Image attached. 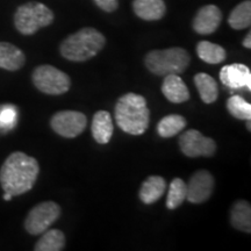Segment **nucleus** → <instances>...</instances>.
Returning <instances> with one entry per match:
<instances>
[{"label": "nucleus", "mask_w": 251, "mask_h": 251, "mask_svg": "<svg viewBox=\"0 0 251 251\" xmlns=\"http://www.w3.org/2000/svg\"><path fill=\"white\" fill-rule=\"evenodd\" d=\"M40 174L36 158L23 151L9 155L0 169V185L4 193L18 197L29 192L35 185Z\"/></svg>", "instance_id": "1"}, {"label": "nucleus", "mask_w": 251, "mask_h": 251, "mask_svg": "<svg viewBox=\"0 0 251 251\" xmlns=\"http://www.w3.org/2000/svg\"><path fill=\"white\" fill-rule=\"evenodd\" d=\"M114 115L119 128L135 136L146 133L150 124L147 100L136 93H127L120 97L115 103Z\"/></svg>", "instance_id": "2"}, {"label": "nucleus", "mask_w": 251, "mask_h": 251, "mask_svg": "<svg viewBox=\"0 0 251 251\" xmlns=\"http://www.w3.org/2000/svg\"><path fill=\"white\" fill-rule=\"evenodd\" d=\"M106 45L105 36L94 28H81L68 36L59 46V52L71 62H86L93 58Z\"/></svg>", "instance_id": "3"}, {"label": "nucleus", "mask_w": 251, "mask_h": 251, "mask_svg": "<svg viewBox=\"0 0 251 251\" xmlns=\"http://www.w3.org/2000/svg\"><path fill=\"white\" fill-rule=\"evenodd\" d=\"M191 63L188 51L179 47L174 48L152 50L147 54L144 64L151 74L156 76H168V75H181L186 71Z\"/></svg>", "instance_id": "4"}, {"label": "nucleus", "mask_w": 251, "mask_h": 251, "mask_svg": "<svg viewBox=\"0 0 251 251\" xmlns=\"http://www.w3.org/2000/svg\"><path fill=\"white\" fill-rule=\"evenodd\" d=\"M54 21V12L42 2L29 1L19 6L14 14V26L23 35H34Z\"/></svg>", "instance_id": "5"}, {"label": "nucleus", "mask_w": 251, "mask_h": 251, "mask_svg": "<svg viewBox=\"0 0 251 251\" xmlns=\"http://www.w3.org/2000/svg\"><path fill=\"white\" fill-rule=\"evenodd\" d=\"M31 80L40 92L49 96H61L67 93L71 87L70 77L65 72L48 64L34 69Z\"/></svg>", "instance_id": "6"}, {"label": "nucleus", "mask_w": 251, "mask_h": 251, "mask_svg": "<svg viewBox=\"0 0 251 251\" xmlns=\"http://www.w3.org/2000/svg\"><path fill=\"white\" fill-rule=\"evenodd\" d=\"M62 209L55 201H43L34 206L25 220V229L30 235H41L61 216Z\"/></svg>", "instance_id": "7"}, {"label": "nucleus", "mask_w": 251, "mask_h": 251, "mask_svg": "<svg viewBox=\"0 0 251 251\" xmlns=\"http://www.w3.org/2000/svg\"><path fill=\"white\" fill-rule=\"evenodd\" d=\"M52 130L65 139H75L85 130L87 118L84 113L77 111H61L50 119Z\"/></svg>", "instance_id": "8"}, {"label": "nucleus", "mask_w": 251, "mask_h": 251, "mask_svg": "<svg viewBox=\"0 0 251 251\" xmlns=\"http://www.w3.org/2000/svg\"><path fill=\"white\" fill-rule=\"evenodd\" d=\"M179 148L186 157H212L216 152L215 141L196 129L186 130L179 136Z\"/></svg>", "instance_id": "9"}, {"label": "nucleus", "mask_w": 251, "mask_h": 251, "mask_svg": "<svg viewBox=\"0 0 251 251\" xmlns=\"http://www.w3.org/2000/svg\"><path fill=\"white\" fill-rule=\"evenodd\" d=\"M187 185L186 200L191 203H202L209 199L214 190L215 180L207 170H199L191 176Z\"/></svg>", "instance_id": "10"}, {"label": "nucleus", "mask_w": 251, "mask_h": 251, "mask_svg": "<svg viewBox=\"0 0 251 251\" xmlns=\"http://www.w3.org/2000/svg\"><path fill=\"white\" fill-rule=\"evenodd\" d=\"M220 80L229 89L251 91V71L242 63H234L222 68L220 71Z\"/></svg>", "instance_id": "11"}, {"label": "nucleus", "mask_w": 251, "mask_h": 251, "mask_svg": "<svg viewBox=\"0 0 251 251\" xmlns=\"http://www.w3.org/2000/svg\"><path fill=\"white\" fill-rule=\"evenodd\" d=\"M222 21V12L218 6L206 5L197 12L192 27L200 35H209L218 29Z\"/></svg>", "instance_id": "12"}, {"label": "nucleus", "mask_w": 251, "mask_h": 251, "mask_svg": "<svg viewBox=\"0 0 251 251\" xmlns=\"http://www.w3.org/2000/svg\"><path fill=\"white\" fill-rule=\"evenodd\" d=\"M162 93L170 102L183 103L190 99V91L179 75H168L162 84Z\"/></svg>", "instance_id": "13"}, {"label": "nucleus", "mask_w": 251, "mask_h": 251, "mask_svg": "<svg viewBox=\"0 0 251 251\" xmlns=\"http://www.w3.org/2000/svg\"><path fill=\"white\" fill-rule=\"evenodd\" d=\"M91 131L93 139L99 144H107L111 141L114 131L112 115L107 111H98L93 115Z\"/></svg>", "instance_id": "14"}, {"label": "nucleus", "mask_w": 251, "mask_h": 251, "mask_svg": "<svg viewBox=\"0 0 251 251\" xmlns=\"http://www.w3.org/2000/svg\"><path fill=\"white\" fill-rule=\"evenodd\" d=\"M26 63V56L17 46L9 42H0V69L18 71Z\"/></svg>", "instance_id": "15"}, {"label": "nucleus", "mask_w": 251, "mask_h": 251, "mask_svg": "<svg viewBox=\"0 0 251 251\" xmlns=\"http://www.w3.org/2000/svg\"><path fill=\"white\" fill-rule=\"evenodd\" d=\"M133 9L137 17L146 21L161 20L166 13L164 0H134Z\"/></svg>", "instance_id": "16"}, {"label": "nucleus", "mask_w": 251, "mask_h": 251, "mask_svg": "<svg viewBox=\"0 0 251 251\" xmlns=\"http://www.w3.org/2000/svg\"><path fill=\"white\" fill-rule=\"evenodd\" d=\"M166 191V181L161 176H150L142 183L140 188V200L146 205L158 201Z\"/></svg>", "instance_id": "17"}, {"label": "nucleus", "mask_w": 251, "mask_h": 251, "mask_svg": "<svg viewBox=\"0 0 251 251\" xmlns=\"http://www.w3.org/2000/svg\"><path fill=\"white\" fill-rule=\"evenodd\" d=\"M230 224L235 229L251 233V206L247 200H237L230 209Z\"/></svg>", "instance_id": "18"}, {"label": "nucleus", "mask_w": 251, "mask_h": 251, "mask_svg": "<svg viewBox=\"0 0 251 251\" xmlns=\"http://www.w3.org/2000/svg\"><path fill=\"white\" fill-rule=\"evenodd\" d=\"M194 84L200 98L205 103H213L219 97V86L216 80L205 72H200L194 76Z\"/></svg>", "instance_id": "19"}, {"label": "nucleus", "mask_w": 251, "mask_h": 251, "mask_svg": "<svg viewBox=\"0 0 251 251\" xmlns=\"http://www.w3.org/2000/svg\"><path fill=\"white\" fill-rule=\"evenodd\" d=\"M39 238L34 250L35 251H62L64 250L67 238L59 229H47Z\"/></svg>", "instance_id": "20"}, {"label": "nucleus", "mask_w": 251, "mask_h": 251, "mask_svg": "<svg viewBox=\"0 0 251 251\" xmlns=\"http://www.w3.org/2000/svg\"><path fill=\"white\" fill-rule=\"evenodd\" d=\"M197 55L201 61L208 64H219L227 58V52L224 47L209 42V41H200L198 43Z\"/></svg>", "instance_id": "21"}, {"label": "nucleus", "mask_w": 251, "mask_h": 251, "mask_svg": "<svg viewBox=\"0 0 251 251\" xmlns=\"http://www.w3.org/2000/svg\"><path fill=\"white\" fill-rule=\"evenodd\" d=\"M187 122L179 114L166 115L157 125V133L161 137L169 139L181 133L186 127Z\"/></svg>", "instance_id": "22"}, {"label": "nucleus", "mask_w": 251, "mask_h": 251, "mask_svg": "<svg viewBox=\"0 0 251 251\" xmlns=\"http://www.w3.org/2000/svg\"><path fill=\"white\" fill-rule=\"evenodd\" d=\"M228 24L233 29L241 30L249 28L251 25V1L246 0L238 4L229 15Z\"/></svg>", "instance_id": "23"}, {"label": "nucleus", "mask_w": 251, "mask_h": 251, "mask_svg": "<svg viewBox=\"0 0 251 251\" xmlns=\"http://www.w3.org/2000/svg\"><path fill=\"white\" fill-rule=\"evenodd\" d=\"M187 185L180 178H175L169 186L168 198H166V207L171 211L178 208L186 200Z\"/></svg>", "instance_id": "24"}, {"label": "nucleus", "mask_w": 251, "mask_h": 251, "mask_svg": "<svg viewBox=\"0 0 251 251\" xmlns=\"http://www.w3.org/2000/svg\"><path fill=\"white\" fill-rule=\"evenodd\" d=\"M227 109L235 119L251 120V105L241 96H233L227 100Z\"/></svg>", "instance_id": "25"}, {"label": "nucleus", "mask_w": 251, "mask_h": 251, "mask_svg": "<svg viewBox=\"0 0 251 251\" xmlns=\"http://www.w3.org/2000/svg\"><path fill=\"white\" fill-rule=\"evenodd\" d=\"M0 107H1L0 108V127L4 129H9L15 124V117H17L15 106L5 105Z\"/></svg>", "instance_id": "26"}, {"label": "nucleus", "mask_w": 251, "mask_h": 251, "mask_svg": "<svg viewBox=\"0 0 251 251\" xmlns=\"http://www.w3.org/2000/svg\"><path fill=\"white\" fill-rule=\"evenodd\" d=\"M93 1L100 9L107 13L117 11L119 7V0H93Z\"/></svg>", "instance_id": "27"}, {"label": "nucleus", "mask_w": 251, "mask_h": 251, "mask_svg": "<svg viewBox=\"0 0 251 251\" xmlns=\"http://www.w3.org/2000/svg\"><path fill=\"white\" fill-rule=\"evenodd\" d=\"M243 47H244V48H247V49L251 48V33H250V31L247 34V36L244 37Z\"/></svg>", "instance_id": "28"}, {"label": "nucleus", "mask_w": 251, "mask_h": 251, "mask_svg": "<svg viewBox=\"0 0 251 251\" xmlns=\"http://www.w3.org/2000/svg\"><path fill=\"white\" fill-rule=\"evenodd\" d=\"M12 198H13V197H12L11 194H8V193H4V200H5V201H11Z\"/></svg>", "instance_id": "29"}, {"label": "nucleus", "mask_w": 251, "mask_h": 251, "mask_svg": "<svg viewBox=\"0 0 251 251\" xmlns=\"http://www.w3.org/2000/svg\"><path fill=\"white\" fill-rule=\"evenodd\" d=\"M248 121V124H247V126H248V130H251V124H250V120H247Z\"/></svg>", "instance_id": "30"}]
</instances>
